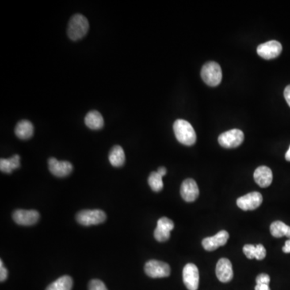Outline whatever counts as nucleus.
Returning <instances> with one entry per match:
<instances>
[{
	"mask_svg": "<svg viewBox=\"0 0 290 290\" xmlns=\"http://www.w3.org/2000/svg\"><path fill=\"white\" fill-rule=\"evenodd\" d=\"M175 136L180 143L186 146L195 144L197 140V135L193 126L184 119H177L173 124Z\"/></svg>",
	"mask_w": 290,
	"mask_h": 290,
	"instance_id": "obj_1",
	"label": "nucleus"
},
{
	"mask_svg": "<svg viewBox=\"0 0 290 290\" xmlns=\"http://www.w3.org/2000/svg\"><path fill=\"white\" fill-rule=\"evenodd\" d=\"M89 30L87 19L82 15L77 14L70 19L67 33L72 40H78L86 36Z\"/></svg>",
	"mask_w": 290,
	"mask_h": 290,
	"instance_id": "obj_2",
	"label": "nucleus"
},
{
	"mask_svg": "<svg viewBox=\"0 0 290 290\" xmlns=\"http://www.w3.org/2000/svg\"><path fill=\"white\" fill-rule=\"evenodd\" d=\"M201 76L207 85L210 86H219L222 81L223 73L219 64L215 62H209L203 66Z\"/></svg>",
	"mask_w": 290,
	"mask_h": 290,
	"instance_id": "obj_3",
	"label": "nucleus"
},
{
	"mask_svg": "<svg viewBox=\"0 0 290 290\" xmlns=\"http://www.w3.org/2000/svg\"><path fill=\"white\" fill-rule=\"evenodd\" d=\"M107 215L102 210H83L76 215V220L83 226L98 225L105 222Z\"/></svg>",
	"mask_w": 290,
	"mask_h": 290,
	"instance_id": "obj_4",
	"label": "nucleus"
},
{
	"mask_svg": "<svg viewBox=\"0 0 290 290\" xmlns=\"http://www.w3.org/2000/svg\"><path fill=\"white\" fill-rule=\"evenodd\" d=\"M144 272L152 278H163L170 275L171 269L166 263L152 260L145 264Z\"/></svg>",
	"mask_w": 290,
	"mask_h": 290,
	"instance_id": "obj_5",
	"label": "nucleus"
},
{
	"mask_svg": "<svg viewBox=\"0 0 290 290\" xmlns=\"http://www.w3.org/2000/svg\"><path fill=\"white\" fill-rule=\"evenodd\" d=\"M245 135L241 130L232 129L221 134L219 136V143L226 149L237 148L244 142Z\"/></svg>",
	"mask_w": 290,
	"mask_h": 290,
	"instance_id": "obj_6",
	"label": "nucleus"
},
{
	"mask_svg": "<svg viewBox=\"0 0 290 290\" xmlns=\"http://www.w3.org/2000/svg\"><path fill=\"white\" fill-rule=\"evenodd\" d=\"M282 52V45L276 40H270L260 44L257 48L259 56L265 60H272L277 58Z\"/></svg>",
	"mask_w": 290,
	"mask_h": 290,
	"instance_id": "obj_7",
	"label": "nucleus"
},
{
	"mask_svg": "<svg viewBox=\"0 0 290 290\" xmlns=\"http://www.w3.org/2000/svg\"><path fill=\"white\" fill-rule=\"evenodd\" d=\"M183 282L189 290H198L199 285V272L194 264H187L183 268Z\"/></svg>",
	"mask_w": 290,
	"mask_h": 290,
	"instance_id": "obj_8",
	"label": "nucleus"
},
{
	"mask_svg": "<svg viewBox=\"0 0 290 290\" xmlns=\"http://www.w3.org/2000/svg\"><path fill=\"white\" fill-rule=\"evenodd\" d=\"M263 203L262 195L259 192H252L238 198L236 203L243 211H253L258 208Z\"/></svg>",
	"mask_w": 290,
	"mask_h": 290,
	"instance_id": "obj_9",
	"label": "nucleus"
},
{
	"mask_svg": "<svg viewBox=\"0 0 290 290\" xmlns=\"http://www.w3.org/2000/svg\"><path fill=\"white\" fill-rule=\"evenodd\" d=\"M12 218L17 224L31 226L37 223L40 219V214L35 210H16L13 213Z\"/></svg>",
	"mask_w": 290,
	"mask_h": 290,
	"instance_id": "obj_10",
	"label": "nucleus"
},
{
	"mask_svg": "<svg viewBox=\"0 0 290 290\" xmlns=\"http://www.w3.org/2000/svg\"><path fill=\"white\" fill-rule=\"evenodd\" d=\"M174 228V223L167 217H162L157 221V227L154 231V237L159 242H165L170 238V232Z\"/></svg>",
	"mask_w": 290,
	"mask_h": 290,
	"instance_id": "obj_11",
	"label": "nucleus"
},
{
	"mask_svg": "<svg viewBox=\"0 0 290 290\" xmlns=\"http://www.w3.org/2000/svg\"><path fill=\"white\" fill-rule=\"evenodd\" d=\"M50 172L58 177H66L73 171V165L69 161H59L51 157L48 161Z\"/></svg>",
	"mask_w": 290,
	"mask_h": 290,
	"instance_id": "obj_12",
	"label": "nucleus"
},
{
	"mask_svg": "<svg viewBox=\"0 0 290 290\" xmlns=\"http://www.w3.org/2000/svg\"><path fill=\"white\" fill-rule=\"evenodd\" d=\"M229 238V233L227 231H219L212 237H207L203 240V247L208 252L216 250L219 247L224 246Z\"/></svg>",
	"mask_w": 290,
	"mask_h": 290,
	"instance_id": "obj_13",
	"label": "nucleus"
},
{
	"mask_svg": "<svg viewBox=\"0 0 290 290\" xmlns=\"http://www.w3.org/2000/svg\"><path fill=\"white\" fill-rule=\"evenodd\" d=\"M181 195L187 203H193L198 199L199 189L196 181L192 178H188L183 181L181 186Z\"/></svg>",
	"mask_w": 290,
	"mask_h": 290,
	"instance_id": "obj_14",
	"label": "nucleus"
},
{
	"mask_svg": "<svg viewBox=\"0 0 290 290\" xmlns=\"http://www.w3.org/2000/svg\"><path fill=\"white\" fill-rule=\"evenodd\" d=\"M216 276L219 281L223 283L230 282L233 278L232 264L228 259L222 258L216 265Z\"/></svg>",
	"mask_w": 290,
	"mask_h": 290,
	"instance_id": "obj_15",
	"label": "nucleus"
},
{
	"mask_svg": "<svg viewBox=\"0 0 290 290\" xmlns=\"http://www.w3.org/2000/svg\"><path fill=\"white\" fill-rule=\"evenodd\" d=\"M254 180L260 186L266 188L272 182V172L267 166H260L254 172Z\"/></svg>",
	"mask_w": 290,
	"mask_h": 290,
	"instance_id": "obj_16",
	"label": "nucleus"
},
{
	"mask_svg": "<svg viewBox=\"0 0 290 290\" xmlns=\"http://www.w3.org/2000/svg\"><path fill=\"white\" fill-rule=\"evenodd\" d=\"M34 127L32 123L28 120L23 119L16 124L15 133L16 136L21 139H28L33 135Z\"/></svg>",
	"mask_w": 290,
	"mask_h": 290,
	"instance_id": "obj_17",
	"label": "nucleus"
},
{
	"mask_svg": "<svg viewBox=\"0 0 290 290\" xmlns=\"http://www.w3.org/2000/svg\"><path fill=\"white\" fill-rule=\"evenodd\" d=\"M85 123L90 129H101L104 125V118L100 112L97 111H92L86 115L85 118Z\"/></svg>",
	"mask_w": 290,
	"mask_h": 290,
	"instance_id": "obj_18",
	"label": "nucleus"
},
{
	"mask_svg": "<svg viewBox=\"0 0 290 290\" xmlns=\"http://www.w3.org/2000/svg\"><path fill=\"white\" fill-rule=\"evenodd\" d=\"M110 163L115 167H120L125 163V154L121 146L116 145L109 153Z\"/></svg>",
	"mask_w": 290,
	"mask_h": 290,
	"instance_id": "obj_19",
	"label": "nucleus"
},
{
	"mask_svg": "<svg viewBox=\"0 0 290 290\" xmlns=\"http://www.w3.org/2000/svg\"><path fill=\"white\" fill-rule=\"evenodd\" d=\"M270 232L275 238L285 236L290 239V227L281 221H276L271 224Z\"/></svg>",
	"mask_w": 290,
	"mask_h": 290,
	"instance_id": "obj_20",
	"label": "nucleus"
},
{
	"mask_svg": "<svg viewBox=\"0 0 290 290\" xmlns=\"http://www.w3.org/2000/svg\"><path fill=\"white\" fill-rule=\"evenodd\" d=\"M20 166V157L14 155L9 159L0 160V169L3 173H12L14 169Z\"/></svg>",
	"mask_w": 290,
	"mask_h": 290,
	"instance_id": "obj_21",
	"label": "nucleus"
},
{
	"mask_svg": "<svg viewBox=\"0 0 290 290\" xmlns=\"http://www.w3.org/2000/svg\"><path fill=\"white\" fill-rule=\"evenodd\" d=\"M73 280L70 276H63L50 284L46 290H71Z\"/></svg>",
	"mask_w": 290,
	"mask_h": 290,
	"instance_id": "obj_22",
	"label": "nucleus"
},
{
	"mask_svg": "<svg viewBox=\"0 0 290 290\" xmlns=\"http://www.w3.org/2000/svg\"><path fill=\"white\" fill-rule=\"evenodd\" d=\"M162 176L160 175L157 172H153L149 175V184L151 189L155 192H160L163 189L164 183L162 180Z\"/></svg>",
	"mask_w": 290,
	"mask_h": 290,
	"instance_id": "obj_23",
	"label": "nucleus"
},
{
	"mask_svg": "<svg viewBox=\"0 0 290 290\" xmlns=\"http://www.w3.org/2000/svg\"><path fill=\"white\" fill-rule=\"evenodd\" d=\"M244 253L247 258L252 259L256 258V253H257V246L253 245H246L243 249Z\"/></svg>",
	"mask_w": 290,
	"mask_h": 290,
	"instance_id": "obj_24",
	"label": "nucleus"
},
{
	"mask_svg": "<svg viewBox=\"0 0 290 290\" xmlns=\"http://www.w3.org/2000/svg\"><path fill=\"white\" fill-rule=\"evenodd\" d=\"M88 287H89V290H108L105 284L102 280H97V279L90 280Z\"/></svg>",
	"mask_w": 290,
	"mask_h": 290,
	"instance_id": "obj_25",
	"label": "nucleus"
},
{
	"mask_svg": "<svg viewBox=\"0 0 290 290\" xmlns=\"http://www.w3.org/2000/svg\"><path fill=\"white\" fill-rule=\"evenodd\" d=\"M257 253H256V259L258 261H262L266 257V249L262 245H257Z\"/></svg>",
	"mask_w": 290,
	"mask_h": 290,
	"instance_id": "obj_26",
	"label": "nucleus"
},
{
	"mask_svg": "<svg viewBox=\"0 0 290 290\" xmlns=\"http://www.w3.org/2000/svg\"><path fill=\"white\" fill-rule=\"evenodd\" d=\"M256 281H257V284H269V282H270V277H269L268 274L261 273V274L257 276V279H256Z\"/></svg>",
	"mask_w": 290,
	"mask_h": 290,
	"instance_id": "obj_27",
	"label": "nucleus"
},
{
	"mask_svg": "<svg viewBox=\"0 0 290 290\" xmlns=\"http://www.w3.org/2000/svg\"><path fill=\"white\" fill-rule=\"evenodd\" d=\"M8 272L7 268L4 265V262L2 260L0 261V280L1 282H4V280H6L8 278Z\"/></svg>",
	"mask_w": 290,
	"mask_h": 290,
	"instance_id": "obj_28",
	"label": "nucleus"
},
{
	"mask_svg": "<svg viewBox=\"0 0 290 290\" xmlns=\"http://www.w3.org/2000/svg\"><path fill=\"white\" fill-rule=\"evenodd\" d=\"M284 99L286 100L287 104H288L290 107V85L284 89Z\"/></svg>",
	"mask_w": 290,
	"mask_h": 290,
	"instance_id": "obj_29",
	"label": "nucleus"
},
{
	"mask_svg": "<svg viewBox=\"0 0 290 290\" xmlns=\"http://www.w3.org/2000/svg\"><path fill=\"white\" fill-rule=\"evenodd\" d=\"M255 290H270V288L269 284H257V286L255 287Z\"/></svg>",
	"mask_w": 290,
	"mask_h": 290,
	"instance_id": "obj_30",
	"label": "nucleus"
},
{
	"mask_svg": "<svg viewBox=\"0 0 290 290\" xmlns=\"http://www.w3.org/2000/svg\"><path fill=\"white\" fill-rule=\"evenodd\" d=\"M282 251L283 253H290V239L285 242V245L283 247Z\"/></svg>",
	"mask_w": 290,
	"mask_h": 290,
	"instance_id": "obj_31",
	"label": "nucleus"
},
{
	"mask_svg": "<svg viewBox=\"0 0 290 290\" xmlns=\"http://www.w3.org/2000/svg\"><path fill=\"white\" fill-rule=\"evenodd\" d=\"M157 173H159L160 175H161L162 177H164V176L166 175V173H167V170H166V169H165V167H161L158 169V170H157Z\"/></svg>",
	"mask_w": 290,
	"mask_h": 290,
	"instance_id": "obj_32",
	"label": "nucleus"
},
{
	"mask_svg": "<svg viewBox=\"0 0 290 290\" xmlns=\"http://www.w3.org/2000/svg\"><path fill=\"white\" fill-rule=\"evenodd\" d=\"M285 159H286V161H290V146L289 149H288V151H287L286 154H285Z\"/></svg>",
	"mask_w": 290,
	"mask_h": 290,
	"instance_id": "obj_33",
	"label": "nucleus"
}]
</instances>
